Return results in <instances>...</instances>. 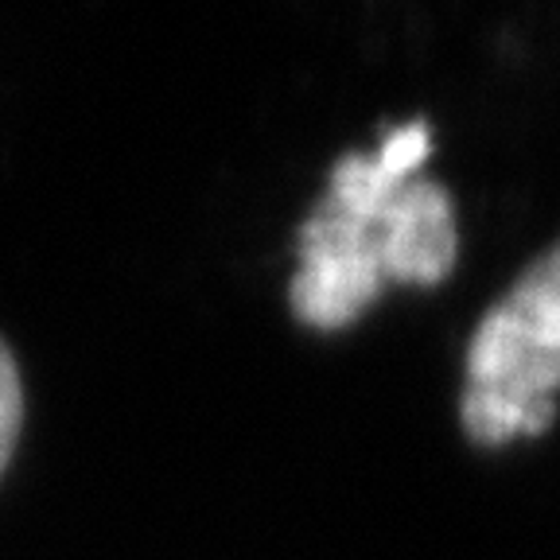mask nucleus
I'll return each instance as SVG.
<instances>
[{
	"instance_id": "nucleus-1",
	"label": "nucleus",
	"mask_w": 560,
	"mask_h": 560,
	"mask_svg": "<svg viewBox=\"0 0 560 560\" xmlns=\"http://www.w3.org/2000/svg\"><path fill=\"white\" fill-rule=\"evenodd\" d=\"M560 394V242L479 319L467 347L459 417L475 444L541 436Z\"/></svg>"
},
{
	"instance_id": "nucleus-2",
	"label": "nucleus",
	"mask_w": 560,
	"mask_h": 560,
	"mask_svg": "<svg viewBox=\"0 0 560 560\" xmlns=\"http://www.w3.org/2000/svg\"><path fill=\"white\" fill-rule=\"evenodd\" d=\"M377 219L382 214L354 219L327 202L307 214L296 237L300 269L289 284L292 315L304 327L342 331L382 296L389 277L377 245Z\"/></svg>"
},
{
	"instance_id": "nucleus-3",
	"label": "nucleus",
	"mask_w": 560,
	"mask_h": 560,
	"mask_svg": "<svg viewBox=\"0 0 560 560\" xmlns=\"http://www.w3.org/2000/svg\"><path fill=\"white\" fill-rule=\"evenodd\" d=\"M377 245L389 284H440L452 272L459 254V230H455L452 195L440 184L417 179L394 195V202L377 219Z\"/></svg>"
},
{
	"instance_id": "nucleus-4",
	"label": "nucleus",
	"mask_w": 560,
	"mask_h": 560,
	"mask_svg": "<svg viewBox=\"0 0 560 560\" xmlns=\"http://www.w3.org/2000/svg\"><path fill=\"white\" fill-rule=\"evenodd\" d=\"M20 424H24V385H20V366L9 342L0 339V475L16 452Z\"/></svg>"
}]
</instances>
